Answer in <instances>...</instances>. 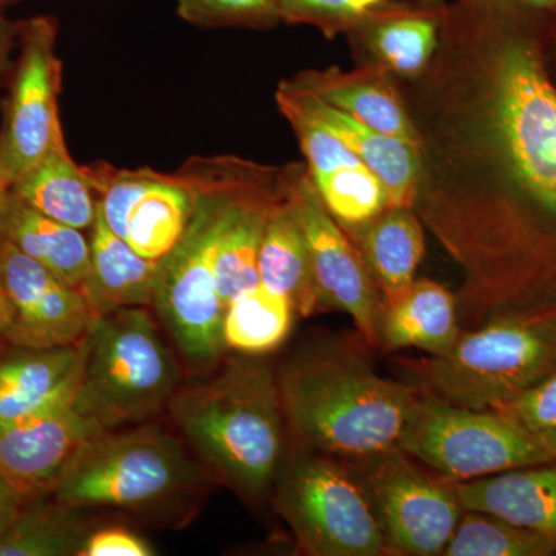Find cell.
<instances>
[{"instance_id": "cell-11", "label": "cell", "mask_w": 556, "mask_h": 556, "mask_svg": "<svg viewBox=\"0 0 556 556\" xmlns=\"http://www.w3.org/2000/svg\"><path fill=\"white\" fill-rule=\"evenodd\" d=\"M83 167L97 195L98 212L115 236L153 262L177 247L199 200L179 172L121 169L102 161Z\"/></svg>"}, {"instance_id": "cell-15", "label": "cell", "mask_w": 556, "mask_h": 556, "mask_svg": "<svg viewBox=\"0 0 556 556\" xmlns=\"http://www.w3.org/2000/svg\"><path fill=\"white\" fill-rule=\"evenodd\" d=\"M72 401L0 428V471L24 504L50 496L75 453L108 431L97 420L80 415Z\"/></svg>"}, {"instance_id": "cell-8", "label": "cell", "mask_w": 556, "mask_h": 556, "mask_svg": "<svg viewBox=\"0 0 556 556\" xmlns=\"http://www.w3.org/2000/svg\"><path fill=\"white\" fill-rule=\"evenodd\" d=\"M276 507L311 556L388 555L364 486L345 460L306 448L281 464Z\"/></svg>"}, {"instance_id": "cell-24", "label": "cell", "mask_w": 556, "mask_h": 556, "mask_svg": "<svg viewBox=\"0 0 556 556\" xmlns=\"http://www.w3.org/2000/svg\"><path fill=\"white\" fill-rule=\"evenodd\" d=\"M2 239L68 287L83 291L90 269V239L84 230L33 211L11 192L3 217Z\"/></svg>"}, {"instance_id": "cell-28", "label": "cell", "mask_w": 556, "mask_h": 556, "mask_svg": "<svg viewBox=\"0 0 556 556\" xmlns=\"http://www.w3.org/2000/svg\"><path fill=\"white\" fill-rule=\"evenodd\" d=\"M295 316L288 299L258 285L229 303L223 318V340L228 350L263 356L288 339Z\"/></svg>"}, {"instance_id": "cell-26", "label": "cell", "mask_w": 556, "mask_h": 556, "mask_svg": "<svg viewBox=\"0 0 556 556\" xmlns=\"http://www.w3.org/2000/svg\"><path fill=\"white\" fill-rule=\"evenodd\" d=\"M291 80L372 130L408 142L417 150L419 137L396 91L334 72H308Z\"/></svg>"}, {"instance_id": "cell-37", "label": "cell", "mask_w": 556, "mask_h": 556, "mask_svg": "<svg viewBox=\"0 0 556 556\" xmlns=\"http://www.w3.org/2000/svg\"><path fill=\"white\" fill-rule=\"evenodd\" d=\"M14 177L11 174L2 152H0V240H2L3 217H5L7 206L11 199V188H13Z\"/></svg>"}, {"instance_id": "cell-18", "label": "cell", "mask_w": 556, "mask_h": 556, "mask_svg": "<svg viewBox=\"0 0 556 556\" xmlns=\"http://www.w3.org/2000/svg\"><path fill=\"white\" fill-rule=\"evenodd\" d=\"M466 510H482L556 541V459L492 477L455 481Z\"/></svg>"}, {"instance_id": "cell-3", "label": "cell", "mask_w": 556, "mask_h": 556, "mask_svg": "<svg viewBox=\"0 0 556 556\" xmlns=\"http://www.w3.org/2000/svg\"><path fill=\"white\" fill-rule=\"evenodd\" d=\"M172 420L223 481L241 495H266L285 460L277 371L257 356L233 358L217 376L181 386Z\"/></svg>"}, {"instance_id": "cell-13", "label": "cell", "mask_w": 556, "mask_h": 556, "mask_svg": "<svg viewBox=\"0 0 556 556\" xmlns=\"http://www.w3.org/2000/svg\"><path fill=\"white\" fill-rule=\"evenodd\" d=\"M288 197L308 243L321 305L346 313L361 342L380 348L382 295L356 244L321 203L308 169L288 167Z\"/></svg>"}, {"instance_id": "cell-25", "label": "cell", "mask_w": 556, "mask_h": 556, "mask_svg": "<svg viewBox=\"0 0 556 556\" xmlns=\"http://www.w3.org/2000/svg\"><path fill=\"white\" fill-rule=\"evenodd\" d=\"M442 9L437 0L417 5L387 2L354 28L364 33L387 67L408 78L426 67L437 50Z\"/></svg>"}, {"instance_id": "cell-17", "label": "cell", "mask_w": 556, "mask_h": 556, "mask_svg": "<svg viewBox=\"0 0 556 556\" xmlns=\"http://www.w3.org/2000/svg\"><path fill=\"white\" fill-rule=\"evenodd\" d=\"M277 100L287 101L316 119L353 150L386 186L390 206L413 207L419 181V155L412 144L372 130L294 80L281 83Z\"/></svg>"}, {"instance_id": "cell-38", "label": "cell", "mask_w": 556, "mask_h": 556, "mask_svg": "<svg viewBox=\"0 0 556 556\" xmlns=\"http://www.w3.org/2000/svg\"><path fill=\"white\" fill-rule=\"evenodd\" d=\"M10 308L2 292H0V351L10 345Z\"/></svg>"}, {"instance_id": "cell-33", "label": "cell", "mask_w": 556, "mask_h": 556, "mask_svg": "<svg viewBox=\"0 0 556 556\" xmlns=\"http://www.w3.org/2000/svg\"><path fill=\"white\" fill-rule=\"evenodd\" d=\"M493 409L514 419L556 453V371Z\"/></svg>"}, {"instance_id": "cell-9", "label": "cell", "mask_w": 556, "mask_h": 556, "mask_svg": "<svg viewBox=\"0 0 556 556\" xmlns=\"http://www.w3.org/2000/svg\"><path fill=\"white\" fill-rule=\"evenodd\" d=\"M397 448L448 481H471L556 459L544 442L495 409L456 407L422 393Z\"/></svg>"}, {"instance_id": "cell-32", "label": "cell", "mask_w": 556, "mask_h": 556, "mask_svg": "<svg viewBox=\"0 0 556 556\" xmlns=\"http://www.w3.org/2000/svg\"><path fill=\"white\" fill-rule=\"evenodd\" d=\"M387 0H278L281 21L311 24L321 30L354 28Z\"/></svg>"}, {"instance_id": "cell-20", "label": "cell", "mask_w": 556, "mask_h": 556, "mask_svg": "<svg viewBox=\"0 0 556 556\" xmlns=\"http://www.w3.org/2000/svg\"><path fill=\"white\" fill-rule=\"evenodd\" d=\"M346 236L356 244L382 295L383 306L401 298L416 280V270L426 252V237L415 208L388 206L378 217Z\"/></svg>"}, {"instance_id": "cell-31", "label": "cell", "mask_w": 556, "mask_h": 556, "mask_svg": "<svg viewBox=\"0 0 556 556\" xmlns=\"http://www.w3.org/2000/svg\"><path fill=\"white\" fill-rule=\"evenodd\" d=\"M177 11L201 28H269L281 21L278 0H177Z\"/></svg>"}, {"instance_id": "cell-12", "label": "cell", "mask_w": 556, "mask_h": 556, "mask_svg": "<svg viewBox=\"0 0 556 556\" xmlns=\"http://www.w3.org/2000/svg\"><path fill=\"white\" fill-rule=\"evenodd\" d=\"M20 58L10 80L0 129V152L14 179L64 139L60 118L62 61L58 21L36 16L20 22Z\"/></svg>"}, {"instance_id": "cell-2", "label": "cell", "mask_w": 556, "mask_h": 556, "mask_svg": "<svg viewBox=\"0 0 556 556\" xmlns=\"http://www.w3.org/2000/svg\"><path fill=\"white\" fill-rule=\"evenodd\" d=\"M287 426L314 452L358 459L397 447L422 396L412 382L387 379L358 348L324 343L277 371Z\"/></svg>"}, {"instance_id": "cell-7", "label": "cell", "mask_w": 556, "mask_h": 556, "mask_svg": "<svg viewBox=\"0 0 556 556\" xmlns=\"http://www.w3.org/2000/svg\"><path fill=\"white\" fill-rule=\"evenodd\" d=\"M201 481L200 467L163 428H118L102 431L75 453L50 497L76 510H142L197 489Z\"/></svg>"}, {"instance_id": "cell-30", "label": "cell", "mask_w": 556, "mask_h": 556, "mask_svg": "<svg viewBox=\"0 0 556 556\" xmlns=\"http://www.w3.org/2000/svg\"><path fill=\"white\" fill-rule=\"evenodd\" d=\"M311 181L321 203L346 233L361 229L390 206L386 186L365 164L343 167Z\"/></svg>"}, {"instance_id": "cell-22", "label": "cell", "mask_w": 556, "mask_h": 556, "mask_svg": "<svg viewBox=\"0 0 556 556\" xmlns=\"http://www.w3.org/2000/svg\"><path fill=\"white\" fill-rule=\"evenodd\" d=\"M460 332L456 295L437 281L416 278L401 298L383 306L380 348H416L428 356H442Z\"/></svg>"}, {"instance_id": "cell-21", "label": "cell", "mask_w": 556, "mask_h": 556, "mask_svg": "<svg viewBox=\"0 0 556 556\" xmlns=\"http://www.w3.org/2000/svg\"><path fill=\"white\" fill-rule=\"evenodd\" d=\"M260 285L289 300L300 317L324 309L305 233L287 192L270 211L258 254Z\"/></svg>"}, {"instance_id": "cell-39", "label": "cell", "mask_w": 556, "mask_h": 556, "mask_svg": "<svg viewBox=\"0 0 556 556\" xmlns=\"http://www.w3.org/2000/svg\"><path fill=\"white\" fill-rule=\"evenodd\" d=\"M515 2L536 14H548L556 11V0H515Z\"/></svg>"}, {"instance_id": "cell-27", "label": "cell", "mask_w": 556, "mask_h": 556, "mask_svg": "<svg viewBox=\"0 0 556 556\" xmlns=\"http://www.w3.org/2000/svg\"><path fill=\"white\" fill-rule=\"evenodd\" d=\"M46 497L21 507L2 536L0 556H79L90 530L76 508Z\"/></svg>"}, {"instance_id": "cell-1", "label": "cell", "mask_w": 556, "mask_h": 556, "mask_svg": "<svg viewBox=\"0 0 556 556\" xmlns=\"http://www.w3.org/2000/svg\"><path fill=\"white\" fill-rule=\"evenodd\" d=\"M515 0L444 5L405 112L419 137L413 208L464 274L471 313L556 300V87Z\"/></svg>"}, {"instance_id": "cell-6", "label": "cell", "mask_w": 556, "mask_h": 556, "mask_svg": "<svg viewBox=\"0 0 556 556\" xmlns=\"http://www.w3.org/2000/svg\"><path fill=\"white\" fill-rule=\"evenodd\" d=\"M73 407L104 430L141 426L169 407L182 386L178 358L146 308L94 318Z\"/></svg>"}, {"instance_id": "cell-19", "label": "cell", "mask_w": 556, "mask_h": 556, "mask_svg": "<svg viewBox=\"0 0 556 556\" xmlns=\"http://www.w3.org/2000/svg\"><path fill=\"white\" fill-rule=\"evenodd\" d=\"M89 239L90 269L80 292L94 316L152 306L160 262L142 257L127 241L115 236L100 212Z\"/></svg>"}, {"instance_id": "cell-4", "label": "cell", "mask_w": 556, "mask_h": 556, "mask_svg": "<svg viewBox=\"0 0 556 556\" xmlns=\"http://www.w3.org/2000/svg\"><path fill=\"white\" fill-rule=\"evenodd\" d=\"M402 364L427 396L470 409L500 407L556 371V302L492 318L460 332L448 353Z\"/></svg>"}, {"instance_id": "cell-29", "label": "cell", "mask_w": 556, "mask_h": 556, "mask_svg": "<svg viewBox=\"0 0 556 556\" xmlns=\"http://www.w3.org/2000/svg\"><path fill=\"white\" fill-rule=\"evenodd\" d=\"M556 541L482 510L460 517L445 556H551Z\"/></svg>"}, {"instance_id": "cell-34", "label": "cell", "mask_w": 556, "mask_h": 556, "mask_svg": "<svg viewBox=\"0 0 556 556\" xmlns=\"http://www.w3.org/2000/svg\"><path fill=\"white\" fill-rule=\"evenodd\" d=\"M149 541L124 527H104L87 536L79 556H152Z\"/></svg>"}, {"instance_id": "cell-10", "label": "cell", "mask_w": 556, "mask_h": 556, "mask_svg": "<svg viewBox=\"0 0 556 556\" xmlns=\"http://www.w3.org/2000/svg\"><path fill=\"white\" fill-rule=\"evenodd\" d=\"M345 460L367 493L386 538L388 555L444 554L464 508L455 481L428 477L394 447Z\"/></svg>"}, {"instance_id": "cell-14", "label": "cell", "mask_w": 556, "mask_h": 556, "mask_svg": "<svg viewBox=\"0 0 556 556\" xmlns=\"http://www.w3.org/2000/svg\"><path fill=\"white\" fill-rule=\"evenodd\" d=\"M0 292L10 308V345H76L89 334L94 316L78 289L0 240Z\"/></svg>"}, {"instance_id": "cell-35", "label": "cell", "mask_w": 556, "mask_h": 556, "mask_svg": "<svg viewBox=\"0 0 556 556\" xmlns=\"http://www.w3.org/2000/svg\"><path fill=\"white\" fill-rule=\"evenodd\" d=\"M22 504L24 503H22L20 493L0 471V536L5 533L13 519L20 514Z\"/></svg>"}, {"instance_id": "cell-16", "label": "cell", "mask_w": 556, "mask_h": 556, "mask_svg": "<svg viewBox=\"0 0 556 556\" xmlns=\"http://www.w3.org/2000/svg\"><path fill=\"white\" fill-rule=\"evenodd\" d=\"M86 339L76 345L0 351V428L61 402L72 401L86 361Z\"/></svg>"}, {"instance_id": "cell-36", "label": "cell", "mask_w": 556, "mask_h": 556, "mask_svg": "<svg viewBox=\"0 0 556 556\" xmlns=\"http://www.w3.org/2000/svg\"><path fill=\"white\" fill-rule=\"evenodd\" d=\"M20 33V22H11L5 16V7L0 5V84L10 72L11 50Z\"/></svg>"}, {"instance_id": "cell-23", "label": "cell", "mask_w": 556, "mask_h": 556, "mask_svg": "<svg viewBox=\"0 0 556 556\" xmlns=\"http://www.w3.org/2000/svg\"><path fill=\"white\" fill-rule=\"evenodd\" d=\"M11 192L33 211L84 232L97 219V195L84 167L70 155L65 139L14 179Z\"/></svg>"}, {"instance_id": "cell-40", "label": "cell", "mask_w": 556, "mask_h": 556, "mask_svg": "<svg viewBox=\"0 0 556 556\" xmlns=\"http://www.w3.org/2000/svg\"><path fill=\"white\" fill-rule=\"evenodd\" d=\"M22 2V0H0V5L2 7H9V5H13V3H20Z\"/></svg>"}, {"instance_id": "cell-5", "label": "cell", "mask_w": 556, "mask_h": 556, "mask_svg": "<svg viewBox=\"0 0 556 556\" xmlns=\"http://www.w3.org/2000/svg\"><path fill=\"white\" fill-rule=\"evenodd\" d=\"M199 193L195 212L177 247L159 263L152 308L188 367L204 371L228 348L225 305L214 274V243L230 188V156L190 159L178 170Z\"/></svg>"}]
</instances>
